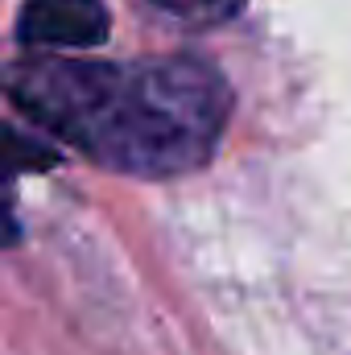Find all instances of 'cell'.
<instances>
[{"mask_svg": "<svg viewBox=\"0 0 351 355\" xmlns=\"http://www.w3.org/2000/svg\"><path fill=\"white\" fill-rule=\"evenodd\" d=\"M62 166V153L25 137L21 128H12L8 120H0V252L12 248L21 240V223H17V178L37 174V170H54Z\"/></svg>", "mask_w": 351, "mask_h": 355, "instance_id": "3957f363", "label": "cell"}, {"mask_svg": "<svg viewBox=\"0 0 351 355\" xmlns=\"http://www.w3.org/2000/svg\"><path fill=\"white\" fill-rule=\"evenodd\" d=\"M153 4L186 29H211L219 21H232L244 0H153Z\"/></svg>", "mask_w": 351, "mask_h": 355, "instance_id": "277c9868", "label": "cell"}, {"mask_svg": "<svg viewBox=\"0 0 351 355\" xmlns=\"http://www.w3.org/2000/svg\"><path fill=\"white\" fill-rule=\"evenodd\" d=\"M112 17L103 0H25L17 17V42L29 50H71L83 54L103 46Z\"/></svg>", "mask_w": 351, "mask_h": 355, "instance_id": "7a4b0ae2", "label": "cell"}, {"mask_svg": "<svg viewBox=\"0 0 351 355\" xmlns=\"http://www.w3.org/2000/svg\"><path fill=\"white\" fill-rule=\"evenodd\" d=\"M0 95L54 141L132 178H182L207 166L232 112L223 71L194 54L21 58L0 67Z\"/></svg>", "mask_w": 351, "mask_h": 355, "instance_id": "6da1fadb", "label": "cell"}]
</instances>
